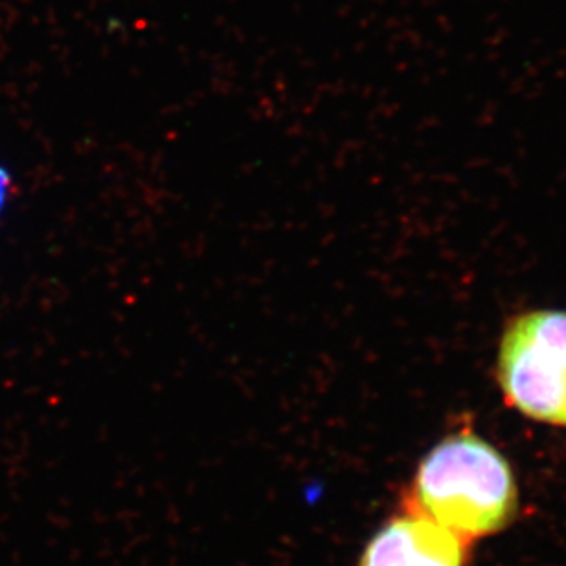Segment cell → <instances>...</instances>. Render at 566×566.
I'll list each match as a JSON object with an SVG mask.
<instances>
[{
  "label": "cell",
  "instance_id": "obj_1",
  "mask_svg": "<svg viewBox=\"0 0 566 566\" xmlns=\"http://www.w3.org/2000/svg\"><path fill=\"white\" fill-rule=\"evenodd\" d=\"M418 512L463 539L507 528L517 484L506 458L471 432L452 434L423 458L415 479Z\"/></svg>",
  "mask_w": 566,
  "mask_h": 566
},
{
  "label": "cell",
  "instance_id": "obj_2",
  "mask_svg": "<svg viewBox=\"0 0 566 566\" xmlns=\"http://www.w3.org/2000/svg\"><path fill=\"white\" fill-rule=\"evenodd\" d=\"M499 381L518 412L566 427V311H534L507 326Z\"/></svg>",
  "mask_w": 566,
  "mask_h": 566
},
{
  "label": "cell",
  "instance_id": "obj_4",
  "mask_svg": "<svg viewBox=\"0 0 566 566\" xmlns=\"http://www.w3.org/2000/svg\"><path fill=\"white\" fill-rule=\"evenodd\" d=\"M8 188H10V179H8L4 169L0 168V212H2L6 199H8Z\"/></svg>",
  "mask_w": 566,
  "mask_h": 566
},
{
  "label": "cell",
  "instance_id": "obj_3",
  "mask_svg": "<svg viewBox=\"0 0 566 566\" xmlns=\"http://www.w3.org/2000/svg\"><path fill=\"white\" fill-rule=\"evenodd\" d=\"M468 539L423 513L396 517L366 546L359 566H463Z\"/></svg>",
  "mask_w": 566,
  "mask_h": 566
}]
</instances>
